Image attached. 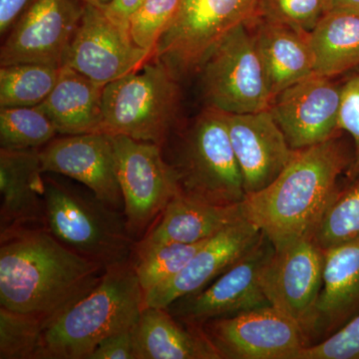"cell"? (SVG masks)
Masks as SVG:
<instances>
[{"label":"cell","mask_w":359,"mask_h":359,"mask_svg":"<svg viewBox=\"0 0 359 359\" xmlns=\"http://www.w3.org/2000/svg\"><path fill=\"white\" fill-rule=\"evenodd\" d=\"M226 122L245 194L263 190L280 176L297 150L290 147L269 109L247 114L226 113Z\"/></svg>","instance_id":"obj_17"},{"label":"cell","mask_w":359,"mask_h":359,"mask_svg":"<svg viewBox=\"0 0 359 359\" xmlns=\"http://www.w3.org/2000/svg\"><path fill=\"white\" fill-rule=\"evenodd\" d=\"M61 66L21 63L0 67V109L33 107L48 97Z\"/></svg>","instance_id":"obj_26"},{"label":"cell","mask_w":359,"mask_h":359,"mask_svg":"<svg viewBox=\"0 0 359 359\" xmlns=\"http://www.w3.org/2000/svg\"><path fill=\"white\" fill-rule=\"evenodd\" d=\"M325 14V0H259L256 18L311 34Z\"/></svg>","instance_id":"obj_32"},{"label":"cell","mask_w":359,"mask_h":359,"mask_svg":"<svg viewBox=\"0 0 359 359\" xmlns=\"http://www.w3.org/2000/svg\"><path fill=\"white\" fill-rule=\"evenodd\" d=\"M242 219H245L242 203L212 204L179 192L145 235L137 241L132 256L159 245L205 242Z\"/></svg>","instance_id":"obj_20"},{"label":"cell","mask_w":359,"mask_h":359,"mask_svg":"<svg viewBox=\"0 0 359 359\" xmlns=\"http://www.w3.org/2000/svg\"><path fill=\"white\" fill-rule=\"evenodd\" d=\"M358 316L359 244L325 250L323 285L306 330V347L327 339Z\"/></svg>","instance_id":"obj_19"},{"label":"cell","mask_w":359,"mask_h":359,"mask_svg":"<svg viewBox=\"0 0 359 359\" xmlns=\"http://www.w3.org/2000/svg\"><path fill=\"white\" fill-rule=\"evenodd\" d=\"M105 271L45 226L0 231V306L33 314L45 325L95 289Z\"/></svg>","instance_id":"obj_1"},{"label":"cell","mask_w":359,"mask_h":359,"mask_svg":"<svg viewBox=\"0 0 359 359\" xmlns=\"http://www.w3.org/2000/svg\"><path fill=\"white\" fill-rule=\"evenodd\" d=\"M88 359H137L132 330L104 339L92 351Z\"/></svg>","instance_id":"obj_35"},{"label":"cell","mask_w":359,"mask_h":359,"mask_svg":"<svg viewBox=\"0 0 359 359\" xmlns=\"http://www.w3.org/2000/svg\"><path fill=\"white\" fill-rule=\"evenodd\" d=\"M340 131L346 132L353 140V156L347 170L348 182L359 180V70L346 78L341 84L339 112Z\"/></svg>","instance_id":"obj_33"},{"label":"cell","mask_w":359,"mask_h":359,"mask_svg":"<svg viewBox=\"0 0 359 359\" xmlns=\"http://www.w3.org/2000/svg\"><path fill=\"white\" fill-rule=\"evenodd\" d=\"M259 4V0H181L152 58L166 65L178 78L199 71L226 33L256 18Z\"/></svg>","instance_id":"obj_8"},{"label":"cell","mask_w":359,"mask_h":359,"mask_svg":"<svg viewBox=\"0 0 359 359\" xmlns=\"http://www.w3.org/2000/svg\"><path fill=\"white\" fill-rule=\"evenodd\" d=\"M57 134L39 105L0 109V149H41Z\"/></svg>","instance_id":"obj_28"},{"label":"cell","mask_w":359,"mask_h":359,"mask_svg":"<svg viewBox=\"0 0 359 359\" xmlns=\"http://www.w3.org/2000/svg\"><path fill=\"white\" fill-rule=\"evenodd\" d=\"M34 0H0V33L6 35Z\"/></svg>","instance_id":"obj_36"},{"label":"cell","mask_w":359,"mask_h":359,"mask_svg":"<svg viewBox=\"0 0 359 359\" xmlns=\"http://www.w3.org/2000/svg\"><path fill=\"white\" fill-rule=\"evenodd\" d=\"M104 87L62 66L55 86L39 107L58 134L104 133Z\"/></svg>","instance_id":"obj_24"},{"label":"cell","mask_w":359,"mask_h":359,"mask_svg":"<svg viewBox=\"0 0 359 359\" xmlns=\"http://www.w3.org/2000/svg\"><path fill=\"white\" fill-rule=\"evenodd\" d=\"M45 179V228L75 254L106 269L131 259L136 240L124 212L50 177Z\"/></svg>","instance_id":"obj_4"},{"label":"cell","mask_w":359,"mask_h":359,"mask_svg":"<svg viewBox=\"0 0 359 359\" xmlns=\"http://www.w3.org/2000/svg\"><path fill=\"white\" fill-rule=\"evenodd\" d=\"M248 25L254 26L250 30L273 96L316 73L309 34L261 18Z\"/></svg>","instance_id":"obj_23"},{"label":"cell","mask_w":359,"mask_h":359,"mask_svg":"<svg viewBox=\"0 0 359 359\" xmlns=\"http://www.w3.org/2000/svg\"><path fill=\"white\" fill-rule=\"evenodd\" d=\"M207 241L193 245L171 243L156 245L132 256L144 295L174 278Z\"/></svg>","instance_id":"obj_29"},{"label":"cell","mask_w":359,"mask_h":359,"mask_svg":"<svg viewBox=\"0 0 359 359\" xmlns=\"http://www.w3.org/2000/svg\"><path fill=\"white\" fill-rule=\"evenodd\" d=\"M44 327L33 314L0 306V359H35Z\"/></svg>","instance_id":"obj_30"},{"label":"cell","mask_w":359,"mask_h":359,"mask_svg":"<svg viewBox=\"0 0 359 359\" xmlns=\"http://www.w3.org/2000/svg\"><path fill=\"white\" fill-rule=\"evenodd\" d=\"M39 155L45 174L74 180L106 204L124 212L113 135H63L39 149Z\"/></svg>","instance_id":"obj_16"},{"label":"cell","mask_w":359,"mask_h":359,"mask_svg":"<svg viewBox=\"0 0 359 359\" xmlns=\"http://www.w3.org/2000/svg\"><path fill=\"white\" fill-rule=\"evenodd\" d=\"M179 78L154 59L106 84L104 133L164 146L173 129L180 102Z\"/></svg>","instance_id":"obj_6"},{"label":"cell","mask_w":359,"mask_h":359,"mask_svg":"<svg viewBox=\"0 0 359 359\" xmlns=\"http://www.w3.org/2000/svg\"><path fill=\"white\" fill-rule=\"evenodd\" d=\"M323 264L325 250L313 238H301L276 250L262 278L269 304L294 320L304 337L323 285Z\"/></svg>","instance_id":"obj_14"},{"label":"cell","mask_w":359,"mask_h":359,"mask_svg":"<svg viewBox=\"0 0 359 359\" xmlns=\"http://www.w3.org/2000/svg\"><path fill=\"white\" fill-rule=\"evenodd\" d=\"M299 359H359V316L327 339L306 347Z\"/></svg>","instance_id":"obj_34"},{"label":"cell","mask_w":359,"mask_h":359,"mask_svg":"<svg viewBox=\"0 0 359 359\" xmlns=\"http://www.w3.org/2000/svg\"><path fill=\"white\" fill-rule=\"evenodd\" d=\"M85 4L81 0H34L4 40L0 66L37 63L62 67Z\"/></svg>","instance_id":"obj_13"},{"label":"cell","mask_w":359,"mask_h":359,"mask_svg":"<svg viewBox=\"0 0 359 359\" xmlns=\"http://www.w3.org/2000/svg\"><path fill=\"white\" fill-rule=\"evenodd\" d=\"M199 72L207 106L224 113L269 110L275 99L248 23L236 26L219 40Z\"/></svg>","instance_id":"obj_7"},{"label":"cell","mask_w":359,"mask_h":359,"mask_svg":"<svg viewBox=\"0 0 359 359\" xmlns=\"http://www.w3.org/2000/svg\"><path fill=\"white\" fill-rule=\"evenodd\" d=\"M353 156V149L347 147L341 133L297 150L273 183L245 195L242 202L244 218L263 231L276 250L301 238H313Z\"/></svg>","instance_id":"obj_2"},{"label":"cell","mask_w":359,"mask_h":359,"mask_svg":"<svg viewBox=\"0 0 359 359\" xmlns=\"http://www.w3.org/2000/svg\"><path fill=\"white\" fill-rule=\"evenodd\" d=\"M327 13H344L359 16V0H325Z\"/></svg>","instance_id":"obj_38"},{"label":"cell","mask_w":359,"mask_h":359,"mask_svg":"<svg viewBox=\"0 0 359 359\" xmlns=\"http://www.w3.org/2000/svg\"><path fill=\"white\" fill-rule=\"evenodd\" d=\"M341 85L313 73L278 93L271 114L294 150L330 140L339 129Z\"/></svg>","instance_id":"obj_15"},{"label":"cell","mask_w":359,"mask_h":359,"mask_svg":"<svg viewBox=\"0 0 359 359\" xmlns=\"http://www.w3.org/2000/svg\"><path fill=\"white\" fill-rule=\"evenodd\" d=\"M144 309L132 259L108 266L95 289L45 325L35 359H88L104 339L133 330Z\"/></svg>","instance_id":"obj_3"},{"label":"cell","mask_w":359,"mask_h":359,"mask_svg":"<svg viewBox=\"0 0 359 359\" xmlns=\"http://www.w3.org/2000/svg\"><path fill=\"white\" fill-rule=\"evenodd\" d=\"M309 39L316 73L332 78L359 68V16L327 13Z\"/></svg>","instance_id":"obj_25"},{"label":"cell","mask_w":359,"mask_h":359,"mask_svg":"<svg viewBox=\"0 0 359 359\" xmlns=\"http://www.w3.org/2000/svg\"><path fill=\"white\" fill-rule=\"evenodd\" d=\"M181 0H145L132 15L129 32L134 43L155 52L158 42L178 13Z\"/></svg>","instance_id":"obj_31"},{"label":"cell","mask_w":359,"mask_h":359,"mask_svg":"<svg viewBox=\"0 0 359 359\" xmlns=\"http://www.w3.org/2000/svg\"><path fill=\"white\" fill-rule=\"evenodd\" d=\"M263 231L248 219L209 238L174 278L145 297V308L167 309L180 297L198 292L218 278L257 244Z\"/></svg>","instance_id":"obj_18"},{"label":"cell","mask_w":359,"mask_h":359,"mask_svg":"<svg viewBox=\"0 0 359 359\" xmlns=\"http://www.w3.org/2000/svg\"><path fill=\"white\" fill-rule=\"evenodd\" d=\"M113 138L123 212L137 242L180 192L178 180L162 146L122 135H113Z\"/></svg>","instance_id":"obj_9"},{"label":"cell","mask_w":359,"mask_h":359,"mask_svg":"<svg viewBox=\"0 0 359 359\" xmlns=\"http://www.w3.org/2000/svg\"><path fill=\"white\" fill-rule=\"evenodd\" d=\"M221 359H299L308 346L302 327L268 306L203 325Z\"/></svg>","instance_id":"obj_11"},{"label":"cell","mask_w":359,"mask_h":359,"mask_svg":"<svg viewBox=\"0 0 359 359\" xmlns=\"http://www.w3.org/2000/svg\"><path fill=\"white\" fill-rule=\"evenodd\" d=\"M275 250L263 235L256 245L218 278L198 292L172 302L168 311L183 323L202 327L209 320L271 306L262 278Z\"/></svg>","instance_id":"obj_10"},{"label":"cell","mask_w":359,"mask_h":359,"mask_svg":"<svg viewBox=\"0 0 359 359\" xmlns=\"http://www.w3.org/2000/svg\"><path fill=\"white\" fill-rule=\"evenodd\" d=\"M313 240L323 250L359 244V180L339 188L325 210Z\"/></svg>","instance_id":"obj_27"},{"label":"cell","mask_w":359,"mask_h":359,"mask_svg":"<svg viewBox=\"0 0 359 359\" xmlns=\"http://www.w3.org/2000/svg\"><path fill=\"white\" fill-rule=\"evenodd\" d=\"M39 149H0V231L45 226V179Z\"/></svg>","instance_id":"obj_21"},{"label":"cell","mask_w":359,"mask_h":359,"mask_svg":"<svg viewBox=\"0 0 359 359\" xmlns=\"http://www.w3.org/2000/svg\"><path fill=\"white\" fill-rule=\"evenodd\" d=\"M153 55L135 44L129 29L111 20L102 6L86 2L62 66L106 85L138 69Z\"/></svg>","instance_id":"obj_12"},{"label":"cell","mask_w":359,"mask_h":359,"mask_svg":"<svg viewBox=\"0 0 359 359\" xmlns=\"http://www.w3.org/2000/svg\"><path fill=\"white\" fill-rule=\"evenodd\" d=\"M137 359H221L202 327L167 309L145 308L132 330Z\"/></svg>","instance_id":"obj_22"},{"label":"cell","mask_w":359,"mask_h":359,"mask_svg":"<svg viewBox=\"0 0 359 359\" xmlns=\"http://www.w3.org/2000/svg\"><path fill=\"white\" fill-rule=\"evenodd\" d=\"M145 0H111L103 7L104 11L117 25L129 29V22L132 15Z\"/></svg>","instance_id":"obj_37"},{"label":"cell","mask_w":359,"mask_h":359,"mask_svg":"<svg viewBox=\"0 0 359 359\" xmlns=\"http://www.w3.org/2000/svg\"><path fill=\"white\" fill-rule=\"evenodd\" d=\"M86 2H91V4H97V6H106L109 4L111 0H84Z\"/></svg>","instance_id":"obj_39"},{"label":"cell","mask_w":359,"mask_h":359,"mask_svg":"<svg viewBox=\"0 0 359 359\" xmlns=\"http://www.w3.org/2000/svg\"><path fill=\"white\" fill-rule=\"evenodd\" d=\"M166 160L184 195L218 205L241 204L247 195L226 113L217 108L205 106Z\"/></svg>","instance_id":"obj_5"}]
</instances>
